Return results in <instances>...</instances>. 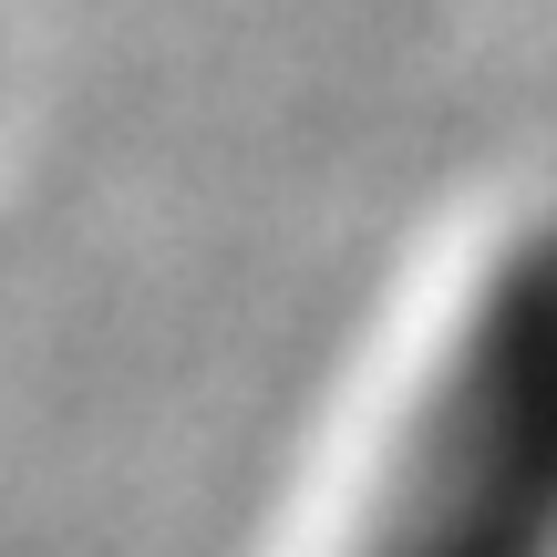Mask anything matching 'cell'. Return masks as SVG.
I'll return each instance as SVG.
<instances>
[{"label":"cell","instance_id":"obj_1","mask_svg":"<svg viewBox=\"0 0 557 557\" xmlns=\"http://www.w3.org/2000/svg\"><path fill=\"white\" fill-rule=\"evenodd\" d=\"M361 557H557V227L506 248L465 310Z\"/></svg>","mask_w":557,"mask_h":557}]
</instances>
